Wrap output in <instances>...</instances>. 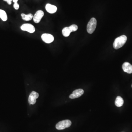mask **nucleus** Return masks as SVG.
I'll list each match as a JSON object with an SVG mask.
<instances>
[{"mask_svg":"<svg viewBox=\"0 0 132 132\" xmlns=\"http://www.w3.org/2000/svg\"><path fill=\"white\" fill-rule=\"evenodd\" d=\"M127 40V37L125 35H123L116 38L113 43V47L115 49H118L124 45Z\"/></svg>","mask_w":132,"mask_h":132,"instance_id":"f257e3e1","label":"nucleus"},{"mask_svg":"<svg viewBox=\"0 0 132 132\" xmlns=\"http://www.w3.org/2000/svg\"><path fill=\"white\" fill-rule=\"evenodd\" d=\"M97 20L94 18H91L87 25V30L88 33L92 34L94 31L97 26Z\"/></svg>","mask_w":132,"mask_h":132,"instance_id":"f03ea898","label":"nucleus"},{"mask_svg":"<svg viewBox=\"0 0 132 132\" xmlns=\"http://www.w3.org/2000/svg\"><path fill=\"white\" fill-rule=\"evenodd\" d=\"M72 122L69 120H63L58 123L56 125V128L58 130H63L69 127L71 125Z\"/></svg>","mask_w":132,"mask_h":132,"instance_id":"7ed1b4c3","label":"nucleus"},{"mask_svg":"<svg viewBox=\"0 0 132 132\" xmlns=\"http://www.w3.org/2000/svg\"><path fill=\"white\" fill-rule=\"evenodd\" d=\"M20 28L22 31L31 33H34L36 31L35 28L34 26L30 24H23L21 26Z\"/></svg>","mask_w":132,"mask_h":132,"instance_id":"20e7f679","label":"nucleus"},{"mask_svg":"<svg viewBox=\"0 0 132 132\" xmlns=\"http://www.w3.org/2000/svg\"><path fill=\"white\" fill-rule=\"evenodd\" d=\"M41 39L43 42L47 44H50L54 40V37L49 33H43L41 36Z\"/></svg>","mask_w":132,"mask_h":132,"instance_id":"39448f33","label":"nucleus"},{"mask_svg":"<svg viewBox=\"0 0 132 132\" xmlns=\"http://www.w3.org/2000/svg\"><path fill=\"white\" fill-rule=\"evenodd\" d=\"M44 15V13L42 10L37 11L33 16V20L34 22L36 24L39 23Z\"/></svg>","mask_w":132,"mask_h":132,"instance_id":"423d86ee","label":"nucleus"},{"mask_svg":"<svg viewBox=\"0 0 132 132\" xmlns=\"http://www.w3.org/2000/svg\"><path fill=\"white\" fill-rule=\"evenodd\" d=\"M39 96V94L35 91H33L30 94L28 98V102L30 104L34 105L36 102V99Z\"/></svg>","mask_w":132,"mask_h":132,"instance_id":"0eeeda50","label":"nucleus"},{"mask_svg":"<svg viewBox=\"0 0 132 132\" xmlns=\"http://www.w3.org/2000/svg\"><path fill=\"white\" fill-rule=\"evenodd\" d=\"M84 91L82 89H78L75 90L73 92L72 94L70 95L69 98L70 99H75L78 98L84 94Z\"/></svg>","mask_w":132,"mask_h":132,"instance_id":"6e6552de","label":"nucleus"},{"mask_svg":"<svg viewBox=\"0 0 132 132\" xmlns=\"http://www.w3.org/2000/svg\"><path fill=\"white\" fill-rule=\"evenodd\" d=\"M122 69L124 72L131 74L132 73V66L128 62H125L122 66Z\"/></svg>","mask_w":132,"mask_h":132,"instance_id":"1a4fd4ad","label":"nucleus"},{"mask_svg":"<svg viewBox=\"0 0 132 132\" xmlns=\"http://www.w3.org/2000/svg\"><path fill=\"white\" fill-rule=\"evenodd\" d=\"M45 8L47 11L50 14H54L56 13L57 10V7L49 3L46 4Z\"/></svg>","mask_w":132,"mask_h":132,"instance_id":"9d476101","label":"nucleus"},{"mask_svg":"<svg viewBox=\"0 0 132 132\" xmlns=\"http://www.w3.org/2000/svg\"><path fill=\"white\" fill-rule=\"evenodd\" d=\"M21 15L22 20L25 21H31L33 18V15L31 13H29L28 14H25L24 13H22Z\"/></svg>","mask_w":132,"mask_h":132,"instance_id":"9b49d317","label":"nucleus"},{"mask_svg":"<svg viewBox=\"0 0 132 132\" xmlns=\"http://www.w3.org/2000/svg\"><path fill=\"white\" fill-rule=\"evenodd\" d=\"M124 104V100L120 96H118L116 99L115 104L117 107H121Z\"/></svg>","mask_w":132,"mask_h":132,"instance_id":"f8f14e48","label":"nucleus"},{"mask_svg":"<svg viewBox=\"0 0 132 132\" xmlns=\"http://www.w3.org/2000/svg\"><path fill=\"white\" fill-rule=\"evenodd\" d=\"M0 18L3 21H6L8 19L6 11L1 9H0Z\"/></svg>","mask_w":132,"mask_h":132,"instance_id":"ddd939ff","label":"nucleus"},{"mask_svg":"<svg viewBox=\"0 0 132 132\" xmlns=\"http://www.w3.org/2000/svg\"><path fill=\"white\" fill-rule=\"evenodd\" d=\"M71 33V31L69 27H66L63 29L62 30V34L65 37H67L69 36Z\"/></svg>","mask_w":132,"mask_h":132,"instance_id":"4468645a","label":"nucleus"},{"mask_svg":"<svg viewBox=\"0 0 132 132\" xmlns=\"http://www.w3.org/2000/svg\"><path fill=\"white\" fill-rule=\"evenodd\" d=\"M69 28L72 32L76 31L78 29V26L76 25L73 24L69 26Z\"/></svg>","mask_w":132,"mask_h":132,"instance_id":"2eb2a0df","label":"nucleus"},{"mask_svg":"<svg viewBox=\"0 0 132 132\" xmlns=\"http://www.w3.org/2000/svg\"><path fill=\"white\" fill-rule=\"evenodd\" d=\"M13 7L15 9L18 10L19 9L20 6H19V4L18 3H14V5H13Z\"/></svg>","mask_w":132,"mask_h":132,"instance_id":"dca6fc26","label":"nucleus"},{"mask_svg":"<svg viewBox=\"0 0 132 132\" xmlns=\"http://www.w3.org/2000/svg\"><path fill=\"white\" fill-rule=\"evenodd\" d=\"M3 0L6 1L8 4H9V5H11V1L13 0Z\"/></svg>","mask_w":132,"mask_h":132,"instance_id":"f3484780","label":"nucleus"},{"mask_svg":"<svg viewBox=\"0 0 132 132\" xmlns=\"http://www.w3.org/2000/svg\"><path fill=\"white\" fill-rule=\"evenodd\" d=\"M18 0H13V1L14 3H17Z\"/></svg>","mask_w":132,"mask_h":132,"instance_id":"a211bd4d","label":"nucleus"},{"mask_svg":"<svg viewBox=\"0 0 132 132\" xmlns=\"http://www.w3.org/2000/svg\"></svg>","mask_w":132,"mask_h":132,"instance_id":"6ab92c4d","label":"nucleus"}]
</instances>
